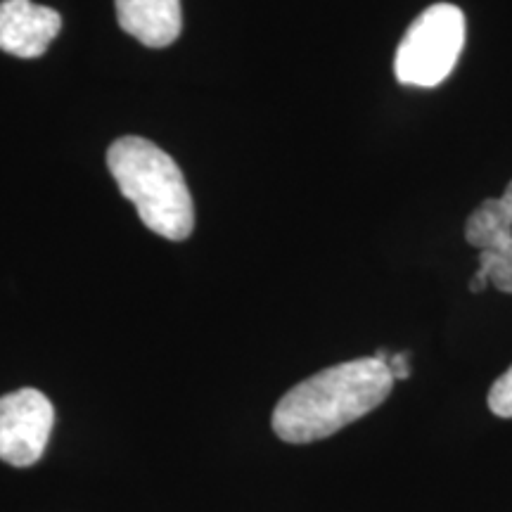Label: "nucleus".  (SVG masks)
Segmentation results:
<instances>
[{"label": "nucleus", "instance_id": "obj_3", "mask_svg": "<svg viewBox=\"0 0 512 512\" xmlns=\"http://www.w3.org/2000/svg\"><path fill=\"white\" fill-rule=\"evenodd\" d=\"M465 46V15L451 3L427 8L408 27L394 57V76L403 86L434 88L448 79Z\"/></svg>", "mask_w": 512, "mask_h": 512}, {"label": "nucleus", "instance_id": "obj_4", "mask_svg": "<svg viewBox=\"0 0 512 512\" xmlns=\"http://www.w3.org/2000/svg\"><path fill=\"white\" fill-rule=\"evenodd\" d=\"M465 240L475 247L479 268L470 280V292H484L494 285L498 292L512 294V181L501 197L484 200L467 216Z\"/></svg>", "mask_w": 512, "mask_h": 512}, {"label": "nucleus", "instance_id": "obj_9", "mask_svg": "<svg viewBox=\"0 0 512 512\" xmlns=\"http://www.w3.org/2000/svg\"><path fill=\"white\" fill-rule=\"evenodd\" d=\"M387 368L389 373H392L394 382L408 380V377H411V356H408L406 351H403V354H389Z\"/></svg>", "mask_w": 512, "mask_h": 512}, {"label": "nucleus", "instance_id": "obj_6", "mask_svg": "<svg viewBox=\"0 0 512 512\" xmlns=\"http://www.w3.org/2000/svg\"><path fill=\"white\" fill-rule=\"evenodd\" d=\"M62 19L53 8L31 0L0 3V50L8 55L41 57L60 34Z\"/></svg>", "mask_w": 512, "mask_h": 512}, {"label": "nucleus", "instance_id": "obj_8", "mask_svg": "<svg viewBox=\"0 0 512 512\" xmlns=\"http://www.w3.org/2000/svg\"><path fill=\"white\" fill-rule=\"evenodd\" d=\"M489 411L498 418H512V366L489 389Z\"/></svg>", "mask_w": 512, "mask_h": 512}, {"label": "nucleus", "instance_id": "obj_5", "mask_svg": "<svg viewBox=\"0 0 512 512\" xmlns=\"http://www.w3.org/2000/svg\"><path fill=\"white\" fill-rule=\"evenodd\" d=\"M53 425V403L38 389H17L0 396V460L12 467L38 463Z\"/></svg>", "mask_w": 512, "mask_h": 512}, {"label": "nucleus", "instance_id": "obj_1", "mask_svg": "<svg viewBox=\"0 0 512 512\" xmlns=\"http://www.w3.org/2000/svg\"><path fill=\"white\" fill-rule=\"evenodd\" d=\"M394 387L387 363L354 358L320 370L292 387L273 411V432L287 444L328 439L375 411Z\"/></svg>", "mask_w": 512, "mask_h": 512}, {"label": "nucleus", "instance_id": "obj_7", "mask_svg": "<svg viewBox=\"0 0 512 512\" xmlns=\"http://www.w3.org/2000/svg\"><path fill=\"white\" fill-rule=\"evenodd\" d=\"M119 27L147 48H166L181 36V0H114Z\"/></svg>", "mask_w": 512, "mask_h": 512}, {"label": "nucleus", "instance_id": "obj_2", "mask_svg": "<svg viewBox=\"0 0 512 512\" xmlns=\"http://www.w3.org/2000/svg\"><path fill=\"white\" fill-rule=\"evenodd\" d=\"M107 166L121 195L138 209L140 221L166 240H188L195 207L178 164L150 140L126 136L107 150Z\"/></svg>", "mask_w": 512, "mask_h": 512}]
</instances>
